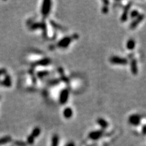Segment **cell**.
I'll return each instance as SVG.
<instances>
[{"label": "cell", "instance_id": "cell-16", "mask_svg": "<svg viewBox=\"0 0 146 146\" xmlns=\"http://www.w3.org/2000/svg\"><path fill=\"white\" fill-rule=\"evenodd\" d=\"M139 15H140V13H139L138 11H136V10H133V11H132L131 13H130V17L132 18H136Z\"/></svg>", "mask_w": 146, "mask_h": 146}, {"label": "cell", "instance_id": "cell-7", "mask_svg": "<svg viewBox=\"0 0 146 146\" xmlns=\"http://www.w3.org/2000/svg\"><path fill=\"white\" fill-rule=\"evenodd\" d=\"M74 37H67L65 38H63L62 40H61L59 43H58V45L60 47H66L69 45V43H71V41L74 39Z\"/></svg>", "mask_w": 146, "mask_h": 146}, {"label": "cell", "instance_id": "cell-19", "mask_svg": "<svg viewBox=\"0 0 146 146\" xmlns=\"http://www.w3.org/2000/svg\"><path fill=\"white\" fill-rule=\"evenodd\" d=\"M102 12L103 13H104V14H106V13H107L108 12V6H105L104 5V6L102 8Z\"/></svg>", "mask_w": 146, "mask_h": 146}, {"label": "cell", "instance_id": "cell-3", "mask_svg": "<svg viewBox=\"0 0 146 146\" xmlns=\"http://www.w3.org/2000/svg\"><path fill=\"white\" fill-rule=\"evenodd\" d=\"M144 17H145V16H144V14L139 15L136 18V19L134 20L132 22L131 24H130V28L131 29H134L136 28V27L138 26L139 24L144 20Z\"/></svg>", "mask_w": 146, "mask_h": 146}, {"label": "cell", "instance_id": "cell-10", "mask_svg": "<svg viewBox=\"0 0 146 146\" xmlns=\"http://www.w3.org/2000/svg\"><path fill=\"white\" fill-rule=\"evenodd\" d=\"M97 123H98V124H99L102 128H107L108 126V123L104 119L99 118L98 120H97Z\"/></svg>", "mask_w": 146, "mask_h": 146}, {"label": "cell", "instance_id": "cell-18", "mask_svg": "<svg viewBox=\"0 0 146 146\" xmlns=\"http://www.w3.org/2000/svg\"><path fill=\"white\" fill-rule=\"evenodd\" d=\"M15 144L17 146H26V144L23 141H17L15 142Z\"/></svg>", "mask_w": 146, "mask_h": 146}, {"label": "cell", "instance_id": "cell-11", "mask_svg": "<svg viewBox=\"0 0 146 146\" xmlns=\"http://www.w3.org/2000/svg\"><path fill=\"white\" fill-rule=\"evenodd\" d=\"M64 116L67 119H69L71 118L72 115V110L71 108H65L63 111Z\"/></svg>", "mask_w": 146, "mask_h": 146}, {"label": "cell", "instance_id": "cell-14", "mask_svg": "<svg viewBox=\"0 0 146 146\" xmlns=\"http://www.w3.org/2000/svg\"><path fill=\"white\" fill-rule=\"evenodd\" d=\"M11 141V137L9 136L2 137V138L0 139V145L8 143V142H9Z\"/></svg>", "mask_w": 146, "mask_h": 146}, {"label": "cell", "instance_id": "cell-22", "mask_svg": "<svg viewBox=\"0 0 146 146\" xmlns=\"http://www.w3.org/2000/svg\"><path fill=\"white\" fill-rule=\"evenodd\" d=\"M4 72H6V70H4V69H0V75L3 74Z\"/></svg>", "mask_w": 146, "mask_h": 146}, {"label": "cell", "instance_id": "cell-9", "mask_svg": "<svg viewBox=\"0 0 146 146\" xmlns=\"http://www.w3.org/2000/svg\"><path fill=\"white\" fill-rule=\"evenodd\" d=\"M130 69L133 75H137L138 72V69H137V61L135 59H132L130 62Z\"/></svg>", "mask_w": 146, "mask_h": 146}, {"label": "cell", "instance_id": "cell-2", "mask_svg": "<svg viewBox=\"0 0 146 146\" xmlns=\"http://www.w3.org/2000/svg\"><path fill=\"white\" fill-rule=\"evenodd\" d=\"M51 6V2L50 1H45L43 3V6L42 7V12L43 15H47L50 13Z\"/></svg>", "mask_w": 146, "mask_h": 146}, {"label": "cell", "instance_id": "cell-6", "mask_svg": "<svg viewBox=\"0 0 146 146\" xmlns=\"http://www.w3.org/2000/svg\"><path fill=\"white\" fill-rule=\"evenodd\" d=\"M132 4V2L128 3V4L125 7L123 14H122L121 17H120V21L122 22H125L127 20V18H128V16L129 10L130 9V7H131Z\"/></svg>", "mask_w": 146, "mask_h": 146}, {"label": "cell", "instance_id": "cell-12", "mask_svg": "<svg viewBox=\"0 0 146 146\" xmlns=\"http://www.w3.org/2000/svg\"><path fill=\"white\" fill-rule=\"evenodd\" d=\"M126 46L129 50H133L135 47V41L133 39H130L127 43Z\"/></svg>", "mask_w": 146, "mask_h": 146}, {"label": "cell", "instance_id": "cell-17", "mask_svg": "<svg viewBox=\"0 0 146 146\" xmlns=\"http://www.w3.org/2000/svg\"><path fill=\"white\" fill-rule=\"evenodd\" d=\"M34 140L35 138H34L33 137L31 136H28V139H27V142H28V144H32L34 142Z\"/></svg>", "mask_w": 146, "mask_h": 146}, {"label": "cell", "instance_id": "cell-4", "mask_svg": "<svg viewBox=\"0 0 146 146\" xmlns=\"http://www.w3.org/2000/svg\"><path fill=\"white\" fill-rule=\"evenodd\" d=\"M128 122L133 125H138L141 122V116L138 115H132L129 117Z\"/></svg>", "mask_w": 146, "mask_h": 146}, {"label": "cell", "instance_id": "cell-8", "mask_svg": "<svg viewBox=\"0 0 146 146\" xmlns=\"http://www.w3.org/2000/svg\"><path fill=\"white\" fill-rule=\"evenodd\" d=\"M69 96V91L67 90H63L62 91L60 95V102L62 104H64L67 103V102Z\"/></svg>", "mask_w": 146, "mask_h": 146}, {"label": "cell", "instance_id": "cell-21", "mask_svg": "<svg viewBox=\"0 0 146 146\" xmlns=\"http://www.w3.org/2000/svg\"><path fill=\"white\" fill-rule=\"evenodd\" d=\"M103 3H104L105 6H108V4H109L110 2L108 1H103Z\"/></svg>", "mask_w": 146, "mask_h": 146}, {"label": "cell", "instance_id": "cell-23", "mask_svg": "<svg viewBox=\"0 0 146 146\" xmlns=\"http://www.w3.org/2000/svg\"><path fill=\"white\" fill-rule=\"evenodd\" d=\"M67 146H75V145H74V144L72 143V142H70V143L68 144Z\"/></svg>", "mask_w": 146, "mask_h": 146}, {"label": "cell", "instance_id": "cell-5", "mask_svg": "<svg viewBox=\"0 0 146 146\" xmlns=\"http://www.w3.org/2000/svg\"><path fill=\"white\" fill-rule=\"evenodd\" d=\"M103 134V130H96V131H93L90 133L88 137L92 140H98L102 136Z\"/></svg>", "mask_w": 146, "mask_h": 146}, {"label": "cell", "instance_id": "cell-15", "mask_svg": "<svg viewBox=\"0 0 146 146\" xmlns=\"http://www.w3.org/2000/svg\"><path fill=\"white\" fill-rule=\"evenodd\" d=\"M59 144V137L57 135H54L52 137V145L51 146H58Z\"/></svg>", "mask_w": 146, "mask_h": 146}, {"label": "cell", "instance_id": "cell-1", "mask_svg": "<svg viewBox=\"0 0 146 146\" xmlns=\"http://www.w3.org/2000/svg\"><path fill=\"white\" fill-rule=\"evenodd\" d=\"M110 62L112 64H119V65H126L128 63V61L127 59L119 57V56H113L110 57Z\"/></svg>", "mask_w": 146, "mask_h": 146}, {"label": "cell", "instance_id": "cell-13", "mask_svg": "<svg viewBox=\"0 0 146 146\" xmlns=\"http://www.w3.org/2000/svg\"><path fill=\"white\" fill-rule=\"evenodd\" d=\"M40 132H41L40 129L38 128V127H36V128H35L34 129L33 131H32V133L30 134V136L33 137L34 138H35V137H37L39 135H40Z\"/></svg>", "mask_w": 146, "mask_h": 146}, {"label": "cell", "instance_id": "cell-20", "mask_svg": "<svg viewBox=\"0 0 146 146\" xmlns=\"http://www.w3.org/2000/svg\"><path fill=\"white\" fill-rule=\"evenodd\" d=\"M142 133L143 135H146V125H144L143 127H142Z\"/></svg>", "mask_w": 146, "mask_h": 146}]
</instances>
